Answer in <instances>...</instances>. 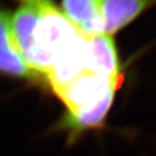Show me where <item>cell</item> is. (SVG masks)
Here are the masks:
<instances>
[{
    "label": "cell",
    "mask_w": 156,
    "mask_h": 156,
    "mask_svg": "<svg viewBox=\"0 0 156 156\" xmlns=\"http://www.w3.org/2000/svg\"><path fill=\"white\" fill-rule=\"evenodd\" d=\"M87 71L104 77L124 80L114 38L107 34L87 36Z\"/></svg>",
    "instance_id": "7a4b0ae2"
},
{
    "label": "cell",
    "mask_w": 156,
    "mask_h": 156,
    "mask_svg": "<svg viewBox=\"0 0 156 156\" xmlns=\"http://www.w3.org/2000/svg\"><path fill=\"white\" fill-rule=\"evenodd\" d=\"M98 1H99V2H101V0H98Z\"/></svg>",
    "instance_id": "5b68a950"
},
{
    "label": "cell",
    "mask_w": 156,
    "mask_h": 156,
    "mask_svg": "<svg viewBox=\"0 0 156 156\" xmlns=\"http://www.w3.org/2000/svg\"><path fill=\"white\" fill-rule=\"evenodd\" d=\"M11 20L10 12L0 7V73L31 82H42V78L29 67L16 45Z\"/></svg>",
    "instance_id": "6da1fadb"
},
{
    "label": "cell",
    "mask_w": 156,
    "mask_h": 156,
    "mask_svg": "<svg viewBox=\"0 0 156 156\" xmlns=\"http://www.w3.org/2000/svg\"><path fill=\"white\" fill-rule=\"evenodd\" d=\"M154 0H101L105 34L112 35L143 12Z\"/></svg>",
    "instance_id": "277c9868"
},
{
    "label": "cell",
    "mask_w": 156,
    "mask_h": 156,
    "mask_svg": "<svg viewBox=\"0 0 156 156\" xmlns=\"http://www.w3.org/2000/svg\"><path fill=\"white\" fill-rule=\"evenodd\" d=\"M63 13L86 36L105 34L98 0H63Z\"/></svg>",
    "instance_id": "3957f363"
}]
</instances>
